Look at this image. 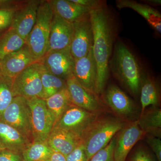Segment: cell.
Instances as JSON below:
<instances>
[{
  "label": "cell",
  "mask_w": 161,
  "mask_h": 161,
  "mask_svg": "<svg viewBox=\"0 0 161 161\" xmlns=\"http://www.w3.org/2000/svg\"><path fill=\"white\" fill-rule=\"evenodd\" d=\"M0 119L33 143L31 112L28 99L22 96L14 97L0 116Z\"/></svg>",
  "instance_id": "obj_5"
},
{
  "label": "cell",
  "mask_w": 161,
  "mask_h": 161,
  "mask_svg": "<svg viewBox=\"0 0 161 161\" xmlns=\"http://www.w3.org/2000/svg\"><path fill=\"white\" fill-rule=\"evenodd\" d=\"M104 99L112 111L121 117L128 118L134 113L135 106L133 101L115 85L107 88Z\"/></svg>",
  "instance_id": "obj_17"
},
{
  "label": "cell",
  "mask_w": 161,
  "mask_h": 161,
  "mask_svg": "<svg viewBox=\"0 0 161 161\" xmlns=\"http://www.w3.org/2000/svg\"><path fill=\"white\" fill-rule=\"evenodd\" d=\"M26 1L0 0V9L17 10L26 3Z\"/></svg>",
  "instance_id": "obj_35"
},
{
  "label": "cell",
  "mask_w": 161,
  "mask_h": 161,
  "mask_svg": "<svg viewBox=\"0 0 161 161\" xmlns=\"http://www.w3.org/2000/svg\"><path fill=\"white\" fill-rule=\"evenodd\" d=\"M67 87L74 105L90 112L102 113L103 105L98 96L85 89L79 83L74 75L66 80Z\"/></svg>",
  "instance_id": "obj_13"
},
{
  "label": "cell",
  "mask_w": 161,
  "mask_h": 161,
  "mask_svg": "<svg viewBox=\"0 0 161 161\" xmlns=\"http://www.w3.org/2000/svg\"><path fill=\"white\" fill-rule=\"evenodd\" d=\"M44 100L47 108L54 116L55 123L67 109L73 105L67 87Z\"/></svg>",
  "instance_id": "obj_25"
},
{
  "label": "cell",
  "mask_w": 161,
  "mask_h": 161,
  "mask_svg": "<svg viewBox=\"0 0 161 161\" xmlns=\"http://www.w3.org/2000/svg\"><path fill=\"white\" fill-rule=\"evenodd\" d=\"M146 3H149L151 5H155V6H160L161 5V2L160 0H149L146 1Z\"/></svg>",
  "instance_id": "obj_38"
},
{
  "label": "cell",
  "mask_w": 161,
  "mask_h": 161,
  "mask_svg": "<svg viewBox=\"0 0 161 161\" xmlns=\"http://www.w3.org/2000/svg\"><path fill=\"white\" fill-rule=\"evenodd\" d=\"M101 113L90 112L72 105L64 112L54 127L71 132L81 140L84 133Z\"/></svg>",
  "instance_id": "obj_8"
},
{
  "label": "cell",
  "mask_w": 161,
  "mask_h": 161,
  "mask_svg": "<svg viewBox=\"0 0 161 161\" xmlns=\"http://www.w3.org/2000/svg\"><path fill=\"white\" fill-rule=\"evenodd\" d=\"M53 11L48 1H41L36 20L26 40V44L37 61L42 60L47 52Z\"/></svg>",
  "instance_id": "obj_4"
},
{
  "label": "cell",
  "mask_w": 161,
  "mask_h": 161,
  "mask_svg": "<svg viewBox=\"0 0 161 161\" xmlns=\"http://www.w3.org/2000/svg\"><path fill=\"white\" fill-rule=\"evenodd\" d=\"M66 161H87V156L82 142L66 156Z\"/></svg>",
  "instance_id": "obj_32"
},
{
  "label": "cell",
  "mask_w": 161,
  "mask_h": 161,
  "mask_svg": "<svg viewBox=\"0 0 161 161\" xmlns=\"http://www.w3.org/2000/svg\"><path fill=\"white\" fill-rule=\"evenodd\" d=\"M36 62L38 61L32 54L26 43L21 49L6 56L0 62L2 75L13 79Z\"/></svg>",
  "instance_id": "obj_16"
},
{
  "label": "cell",
  "mask_w": 161,
  "mask_h": 161,
  "mask_svg": "<svg viewBox=\"0 0 161 161\" xmlns=\"http://www.w3.org/2000/svg\"><path fill=\"white\" fill-rule=\"evenodd\" d=\"M31 112L33 142H46L55 123L54 116L45 100L34 97L28 99Z\"/></svg>",
  "instance_id": "obj_6"
},
{
  "label": "cell",
  "mask_w": 161,
  "mask_h": 161,
  "mask_svg": "<svg viewBox=\"0 0 161 161\" xmlns=\"http://www.w3.org/2000/svg\"><path fill=\"white\" fill-rule=\"evenodd\" d=\"M94 44L93 53L97 69L96 93L101 94L109 77V63L113 52L116 36V28L113 18L105 2L90 11Z\"/></svg>",
  "instance_id": "obj_1"
},
{
  "label": "cell",
  "mask_w": 161,
  "mask_h": 161,
  "mask_svg": "<svg viewBox=\"0 0 161 161\" xmlns=\"http://www.w3.org/2000/svg\"><path fill=\"white\" fill-rule=\"evenodd\" d=\"M14 97L12 89V79L0 76V116Z\"/></svg>",
  "instance_id": "obj_28"
},
{
  "label": "cell",
  "mask_w": 161,
  "mask_h": 161,
  "mask_svg": "<svg viewBox=\"0 0 161 161\" xmlns=\"http://www.w3.org/2000/svg\"><path fill=\"white\" fill-rule=\"evenodd\" d=\"M112 52L109 68L130 93L139 95L144 74L137 58L120 41L115 43Z\"/></svg>",
  "instance_id": "obj_2"
},
{
  "label": "cell",
  "mask_w": 161,
  "mask_h": 161,
  "mask_svg": "<svg viewBox=\"0 0 161 161\" xmlns=\"http://www.w3.org/2000/svg\"><path fill=\"white\" fill-rule=\"evenodd\" d=\"M73 34V23L68 22L53 13L48 47L46 54L51 52L58 51L70 47Z\"/></svg>",
  "instance_id": "obj_12"
},
{
  "label": "cell",
  "mask_w": 161,
  "mask_h": 161,
  "mask_svg": "<svg viewBox=\"0 0 161 161\" xmlns=\"http://www.w3.org/2000/svg\"><path fill=\"white\" fill-rule=\"evenodd\" d=\"M137 121L145 135L161 138V110L158 107L145 110Z\"/></svg>",
  "instance_id": "obj_22"
},
{
  "label": "cell",
  "mask_w": 161,
  "mask_h": 161,
  "mask_svg": "<svg viewBox=\"0 0 161 161\" xmlns=\"http://www.w3.org/2000/svg\"><path fill=\"white\" fill-rule=\"evenodd\" d=\"M53 151L46 142H34L23 150L22 155L24 161H43Z\"/></svg>",
  "instance_id": "obj_27"
},
{
  "label": "cell",
  "mask_w": 161,
  "mask_h": 161,
  "mask_svg": "<svg viewBox=\"0 0 161 161\" xmlns=\"http://www.w3.org/2000/svg\"><path fill=\"white\" fill-rule=\"evenodd\" d=\"M144 135L137 120L125 125L115 137L114 161H126L132 148Z\"/></svg>",
  "instance_id": "obj_11"
},
{
  "label": "cell",
  "mask_w": 161,
  "mask_h": 161,
  "mask_svg": "<svg viewBox=\"0 0 161 161\" xmlns=\"http://www.w3.org/2000/svg\"><path fill=\"white\" fill-rule=\"evenodd\" d=\"M116 6L119 9L128 8L135 10L143 17L150 26L161 34V15L156 9L148 5L130 0H117Z\"/></svg>",
  "instance_id": "obj_21"
},
{
  "label": "cell",
  "mask_w": 161,
  "mask_h": 161,
  "mask_svg": "<svg viewBox=\"0 0 161 161\" xmlns=\"http://www.w3.org/2000/svg\"><path fill=\"white\" fill-rule=\"evenodd\" d=\"M73 75L85 89L97 95L96 93L97 66L93 54V47L85 57L75 60Z\"/></svg>",
  "instance_id": "obj_15"
},
{
  "label": "cell",
  "mask_w": 161,
  "mask_h": 161,
  "mask_svg": "<svg viewBox=\"0 0 161 161\" xmlns=\"http://www.w3.org/2000/svg\"><path fill=\"white\" fill-rule=\"evenodd\" d=\"M3 76V75H2V70H1V67H0V76Z\"/></svg>",
  "instance_id": "obj_39"
},
{
  "label": "cell",
  "mask_w": 161,
  "mask_h": 161,
  "mask_svg": "<svg viewBox=\"0 0 161 161\" xmlns=\"http://www.w3.org/2000/svg\"><path fill=\"white\" fill-rule=\"evenodd\" d=\"M0 161H24L22 153L0 150Z\"/></svg>",
  "instance_id": "obj_34"
},
{
  "label": "cell",
  "mask_w": 161,
  "mask_h": 161,
  "mask_svg": "<svg viewBox=\"0 0 161 161\" xmlns=\"http://www.w3.org/2000/svg\"><path fill=\"white\" fill-rule=\"evenodd\" d=\"M16 10L0 9V32L10 27Z\"/></svg>",
  "instance_id": "obj_30"
},
{
  "label": "cell",
  "mask_w": 161,
  "mask_h": 161,
  "mask_svg": "<svg viewBox=\"0 0 161 161\" xmlns=\"http://www.w3.org/2000/svg\"><path fill=\"white\" fill-rule=\"evenodd\" d=\"M40 62L43 99H45L66 88V80L50 73Z\"/></svg>",
  "instance_id": "obj_26"
},
{
  "label": "cell",
  "mask_w": 161,
  "mask_h": 161,
  "mask_svg": "<svg viewBox=\"0 0 161 161\" xmlns=\"http://www.w3.org/2000/svg\"><path fill=\"white\" fill-rule=\"evenodd\" d=\"M41 0H30L17 9L10 27L24 40H27L36 20Z\"/></svg>",
  "instance_id": "obj_14"
},
{
  "label": "cell",
  "mask_w": 161,
  "mask_h": 161,
  "mask_svg": "<svg viewBox=\"0 0 161 161\" xmlns=\"http://www.w3.org/2000/svg\"><path fill=\"white\" fill-rule=\"evenodd\" d=\"M147 142L154 153L157 160L161 161V138L153 136L147 135Z\"/></svg>",
  "instance_id": "obj_33"
},
{
  "label": "cell",
  "mask_w": 161,
  "mask_h": 161,
  "mask_svg": "<svg viewBox=\"0 0 161 161\" xmlns=\"http://www.w3.org/2000/svg\"><path fill=\"white\" fill-rule=\"evenodd\" d=\"M46 142L53 151L66 156L81 143V140L71 132L53 127Z\"/></svg>",
  "instance_id": "obj_18"
},
{
  "label": "cell",
  "mask_w": 161,
  "mask_h": 161,
  "mask_svg": "<svg viewBox=\"0 0 161 161\" xmlns=\"http://www.w3.org/2000/svg\"><path fill=\"white\" fill-rule=\"evenodd\" d=\"M115 140V137H113L106 147L96 153L89 161H114Z\"/></svg>",
  "instance_id": "obj_29"
},
{
  "label": "cell",
  "mask_w": 161,
  "mask_h": 161,
  "mask_svg": "<svg viewBox=\"0 0 161 161\" xmlns=\"http://www.w3.org/2000/svg\"><path fill=\"white\" fill-rule=\"evenodd\" d=\"M12 89L15 96L43 99L40 61L31 64L13 78Z\"/></svg>",
  "instance_id": "obj_7"
},
{
  "label": "cell",
  "mask_w": 161,
  "mask_h": 161,
  "mask_svg": "<svg viewBox=\"0 0 161 161\" xmlns=\"http://www.w3.org/2000/svg\"><path fill=\"white\" fill-rule=\"evenodd\" d=\"M73 3L86 7L90 10L97 8L101 5L104 2L98 0H71Z\"/></svg>",
  "instance_id": "obj_36"
},
{
  "label": "cell",
  "mask_w": 161,
  "mask_h": 161,
  "mask_svg": "<svg viewBox=\"0 0 161 161\" xmlns=\"http://www.w3.org/2000/svg\"><path fill=\"white\" fill-rule=\"evenodd\" d=\"M40 62L50 73L64 80L73 75L75 60L69 47L47 53Z\"/></svg>",
  "instance_id": "obj_10"
},
{
  "label": "cell",
  "mask_w": 161,
  "mask_h": 161,
  "mask_svg": "<svg viewBox=\"0 0 161 161\" xmlns=\"http://www.w3.org/2000/svg\"><path fill=\"white\" fill-rule=\"evenodd\" d=\"M43 161H66V156L60 153L53 151L47 158Z\"/></svg>",
  "instance_id": "obj_37"
},
{
  "label": "cell",
  "mask_w": 161,
  "mask_h": 161,
  "mask_svg": "<svg viewBox=\"0 0 161 161\" xmlns=\"http://www.w3.org/2000/svg\"><path fill=\"white\" fill-rule=\"evenodd\" d=\"M130 161H156L152 154L144 147H137L132 153Z\"/></svg>",
  "instance_id": "obj_31"
},
{
  "label": "cell",
  "mask_w": 161,
  "mask_h": 161,
  "mask_svg": "<svg viewBox=\"0 0 161 161\" xmlns=\"http://www.w3.org/2000/svg\"><path fill=\"white\" fill-rule=\"evenodd\" d=\"M125 125L123 121L115 117H99L93 122L81 137L87 161L106 147L115 134Z\"/></svg>",
  "instance_id": "obj_3"
},
{
  "label": "cell",
  "mask_w": 161,
  "mask_h": 161,
  "mask_svg": "<svg viewBox=\"0 0 161 161\" xmlns=\"http://www.w3.org/2000/svg\"><path fill=\"white\" fill-rule=\"evenodd\" d=\"M26 44V40L9 27L0 36V62L6 56L21 49Z\"/></svg>",
  "instance_id": "obj_24"
},
{
  "label": "cell",
  "mask_w": 161,
  "mask_h": 161,
  "mask_svg": "<svg viewBox=\"0 0 161 161\" xmlns=\"http://www.w3.org/2000/svg\"><path fill=\"white\" fill-rule=\"evenodd\" d=\"M31 144L19 131L0 119V150L22 153Z\"/></svg>",
  "instance_id": "obj_19"
},
{
  "label": "cell",
  "mask_w": 161,
  "mask_h": 161,
  "mask_svg": "<svg viewBox=\"0 0 161 161\" xmlns=\"http://www.w3.org/2000/svg\"><path fill=\"white\" fill-rule=\"evenodd\" d=\"M73 23L74 34L69 48L75 61L85 57L93 47L94 35L90 13Z\"/></svg>",
  "instance_id": "obj_9"
},
{
  "label": "cell",
  "mask_w": 161,
  "mask_h": 161,
  "mask_svg": "<svg viewBox=\"0 0 161 161\" xmlns=\"http://www.w3.org/2000/svg\"><path fill=\"white\" fill-rule=\"evenodd\" d=\"M140 101L142 114L150 106L158 107L160 102V92L158 87L154 79L148 75L144 74L140 88Z\"/></svg>",
  "instance_id": "obj_23"
},
{
  "label": "cell",
  "mask_w": 161,
  "mask_h": 161,
  "mask_svg": "<svg viewBox=\"0 0 161 161\" xmlns=\"http://www.w3.org/2000/svg\"><path fill=\"white\" fill-rule=\"evenodd\" d=\"M53 13L71 23L78 21L89 14L86 7L73 3L71 0H50Z\"/></svg>",
  "instance_id": "obj_20"
}]
</instances>
